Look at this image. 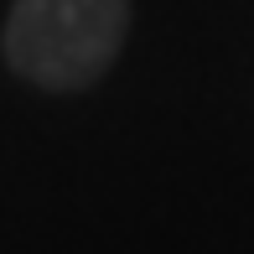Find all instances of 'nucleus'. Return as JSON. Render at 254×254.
<instances>
[{"label":"nucleus","mask_w":254,"mask_h":254,"mask_svg":"<svg viewBox=\"0 0 254 254\" xmlns=\"http://www.w3.org/2000/svg\"><path fill=\"white\" fill-rule=\"evenodd\" d=\"M130 31V0H10L5 63L47 94H78L114 67Z\"/></svg>","instance_id":"nucleus-1"}]
</instances>
